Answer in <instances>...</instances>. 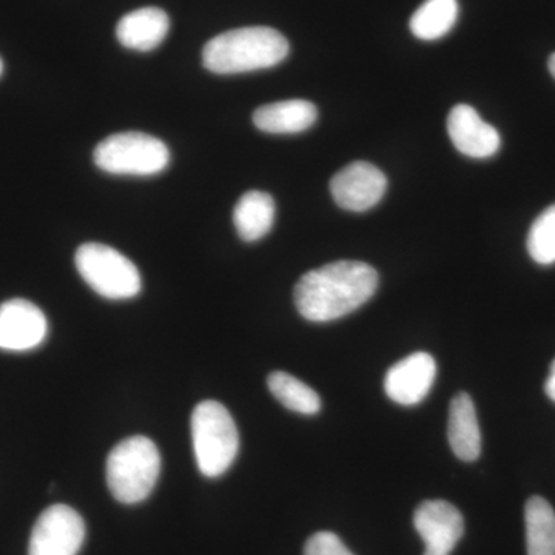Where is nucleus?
<instances>
[{
  "mask_svg": "<svg viewBox=\"0 0 555 555\" xmlns=\"http://www.w3.org/2000/svg\"><path fill=\"white\" fill-rule=\"evenodd\" d=\"M459 20L456 0H426L409 22L412 35L422 40H437L447 36Z\"/></svg>",
  "mask_w": 555,
  "mask_h": 555,
  "instance_id": "18",
  "label": "nucleus"
},
{
  "mask_svg": "<svg viewBox=\"0 0 555 555\" xmlns=\"http://www.w3.org/2000/svg\"><path fill=\"white\" fill-rule=\"evenodd\" d=\"M387 189L386 175L374 164L357 160L332 178L331 193L339 207L366 211L377 206Z\"/></svg>",
  "mask_w": 555,
  "mask_h": 555,
  "instance_id": "9",
  "label": "nucleus"
},
{
  "mask_svg": "<svg viewBox=\"0 0 555 555\" xmlns=\"http://www.w3.org/2000/svg\"><path fill=\"white\" fill-rule=\"evenodd\" d=\"M76 269L98 295L107 299H130L142 288L141 273L126 255L100 243L82 244L76 250Z\"/></svg>",
  "mask_w": 555,
  "mask_h": 555,
  "instance_id": "6",
  "label": "nucleus"
},
{
  "mask_svg": "<svg viewBox=\"0 0 555 555\" xmlns=\"http://www.w3.org/2000/svg\"><path fill=\"white\" fill-rule=\"evenodd\" d=\"M528 555H555V513L542 496H531L525 506Z\"/></svg>",
  "mask_w": 555,
  "mask_h": 555,
  "instance_id": "17",
  "label": "nucleus"
},
{
  "mask_svg": "<svg viewBox=\"0 0 555 555\" xmlns=\"http://www.w3.org/2000/svg\"><path fill=\"white\" fill-rule=\"evenodd\" d=\"M46 313L27 299L14 298L0 305V350L28 352L46 341Z\"/></svg>",
  "mask_w": 555,
  "mask_h": 555,
  "instance_id": "8",
  "label": "nucleus"
},
{
  "mask_svg": "<svg viewBox=\"0 0 555 555\" xmlns=\"http://www.w3.org/2000/svg\"><path fill=\"white\" fill-rule=\"evenodd\" d=\"M3 73V62L0 60V76H2Z\"/></svg>",
  "mask_w": 555,
  "mask_h": 555,
  "instance_id": "24",
  "label": "nucleus"
},
{
  "mask_svg": "<svg viewBox=\"0 0 555 555\" xmlns=\"http://www.w3.org/2000/svg\"><path fill=\"white\" fill-rule=\"evenodd\" d=\"M160 474L158 448L147 437L120 441L107 459L109 492L124 505H137L152 494Z\"/></svg>",
  "mask_w": 555,
  "mask_h": 555,
  "instance_id": "3",
  "label": "nucleus"
},
{
  "mask_svg": "<svg viewBox=\"0 0 555 555\" xmlns=\"http://www.w3.org/2000/svg\"><path fill=\"white\" fill-rule=\"evenodd\" d=\"M547 67H550L551 75L555 79V53L551 54L550 62H547Z\"/></svg>",
  "mask_w": 555,
  "mask_h": 555,
  "instance_id": "23",
  "label": "nucleus"
},
{
  "mask_svg": "<svg viewBox=\"0 0 555 555\" xmlns=\"http://www.w3.org/2000/svg\"><path fill=\"white\" fill-rule=\"evenodd\" d=\"M193 451L204 477L228 473L240 451V434L228 408L218 401H203L192 414Z\"/></svg>",
  "mask_w": 555,
  "mask_h": 555,
  "instance_id": "4",
  "label": "nucleus"
},
{
  "mask_svg": "<svg viewBox=\"0 0 555 555\" xmlns=\"http://www.w3.org/2000/svg\"><path fill=\"white\" fill-rule=\"evenodd\" d=\"M268 386L272 396L288 411L301 415H315L321 411V398L315 390L287 372L270 374Z\"/></svg>",
  "mask_w": 555,
  "mask_h": 555,
  "instance_id": "19",
  "label": "nucleus"
},
{
  "mask_svg": "<svg viewBox=\"0 0 555 555\" xmlns=\"http://www.w3.org/2000/svg\"><path fill=\"white\" fill-rule=\"evenodd\" d=\"M437 364L426 352L412 353L389 369L385 378L387 397L401 406L422 403L434 386Z\"/></svg>",
  "mask_w": 555,
  "mask_h": 555,
  "instance_id": "11",
  "label": "nucleus"
},
{
  "mask_svg": "<svg viewBox=\"0 0 555 555\" xmlns=\"http://www.w3.org/2000/svg\"><path fill=\"white\" fill-rule=\"evenodd\" d=\"M305 555H353L334 532H317L308 540Z\"/></svg>",
  "mask_w": 555,
  "mask_h": 555,
  "instance_id": "21",
  "label": "nucleus"
},
{
  "mask_svg": "<svg viewBox=\"0 0 555 555\" xmlns=\"http://www.w3.org/2000/svg\"><path fill=\"white\" fill-rule=\"evenodd\" d=\"M86 540V524L78 511L53 505L33 526L28 555H78Z\"/></svg>",
  "mask_w": 555,
  "mask_h": 555,
  "instance_id": "7",
  "label": "nucleus"
},
{
  "mask_svg": "<svg viewBox=\"0 0 555 555\" xmlns=\"http://www.w3.org/2000/svg\"><path fill=\"white\" fill-rule=\"evenodd\" d=\"M287 39L269 27L230 30L208 40L203 65L215 75H240L275 67L288 56Z\"/></svg>",
  "mask_w": 555,
  "mask_h": 555,
  "instance_id": "2",
  "label": "nucleus"
},
{
  "mask_svg": "<svg viewBox=\"0 0 555 555\" xmlns=\"http://www.w3.org/2000/svg\"><path fill=\"white\" fill-rule=\"evenodd\" d=\"M169 30V14L156 7H145L131 11L119 21L116 38L126 49L145 53L158 49Z\"/></svg>",
  "mask_w": 555,
  "mask_h": 555,
  "instance_id": "13",
  "label": "nucleus"
},
{
  "mask_svg": "<svg viewBox=\"0 0 555 555\" xmlns=\"http://www.w3.org/2000/svg\"><path fill=\"white\" fill-rule=\"evenodd\" d=\"M448 133L454 147L467 158H491L502 145L499 131L465 104L455 105L449 113Z\"/></svg>",
  "mask_w": 555,
  "mask_h": 555,
  "instance_id": "12",
  "label": "nucleus"
},
{
  "mask_svg": "<svg viewBox=\"0 0 555 555\" xmlns=\"http://www.w3.org/2000/svg\"><path fill=\"white\" fill-rule=\"evenodd\" d=\"M94 164L109 175L153 177L169 167L170 150L160 139L141 131L105 138L93 153Z\"/></svg>",
  "mask_w": 555,
  "mask_h": 555,
  "instance_id": "5",
  "label": "nucleus"
},
{
  "mask_svg": "<svg viewBox=\"0 0 555 555\" xmlns=\"http://www.w3.org/2000/svg\"><path fill=\"white\" fill-rule=\"evenodd\" d=\"M545 392L550 400H553L555 403V360L551 364L550 377H547L545 383Z\"/></svg>",
  "mask_w": 555,
  "mask_h": 555,
  "instance_id": "22",
  "label": "nucleus"
},
{
  "mask_svg": "<svg viewBox=\"0 0 555 555\" xmlns=\"http://www.w3.org/2000/svg\"><path fill=\"white\" fill-rule=\"evenodd\" d=\"M377 288V270L366 262H332L299 278L295 306L306 320L328 323L366 305Z\"/></svg>",
  "mask_w": 555,
  "mask_h": 555,
  "instance_id": "1",
  "label": "nucleus"
},
{
  "mask_svg": "<svg viewBox=\"0 0 555 555\" xmlns=\"http://www.w3.org/2000/svg\"><path fill=\"white\" fill-rule=\"evenodd\" d=\"M273 219L275 201L269 193L259 190L244 193L233 210V224L240 238L246 243L264 238L273 228Z\"/></svg>",
  "mask_w": 555,
  "mask_h": 555,
  "instance_id": "16",
  "label": "nucleus"
},
{
  "mask_svg": "<svg viewBox=\"0 0 555 555\" xmlns=\"http://www.w3.org/2000/svg\"><path fill=\"white\" fill-rule=\"evenodd\" d=\"M416 532L425 542L423 555H451L465 534L462 513L444 500H427L414 514Z\"/></svg>",
  "mask_w": 555,
  "mask_h": 555,
  "instance_id": "10",
  "label": "nucleus"
},
{
  "mask_svg": "<svg viewBox=\"0 0 555 555\" xmlns=\"http://www.w3.org/2000/svg\"><path fill=\"white\" fill-rule=\"evenodd\" d=\"M448 438L452 452L463 462H476L481 454V430L473 398L456 393L449 406Z\"/></svg>",
  "mask_w": 555,
  "mask_h": 555,
  "instance_id": "14",
  "label": "nucleus"
},
{
  "mask_svg": "<svg viewBox=\"0 0 555 555\" xmlns=\"http://www.w3.org/2000/svg\"><path fill=\"white\" fill-rule=\"evenodd\" d=\"M318 119V109L312 102L291 100L262 105L254 113L258 130L270 134H295L309 130Z\"/></svg>",
  "mask_w": 555,
  "mask_h": 555,
  "instance_id": "15",
  "label": "nucleus"
},
{
  "mask_svg": "<svg viewBox=\"0 0 555 555\" xmlns=\"http://www.w3.org/2000/svg\"><path fill=\"white\" fill-rule=\"evenodd\" d=\"M529 257L537 264L551 266L555 262V204L547 207L534 224L529 229L528 243Z\"/></svg>",
  "mask_w": 555,
  "mask_h": 555,
  "instance_id": "20",
  "label": "nucleus"
}]
</instances>
